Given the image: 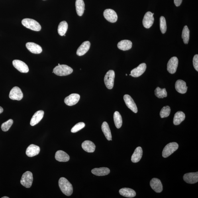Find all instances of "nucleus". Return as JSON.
Here are the masks:
<instances>
[{
	"label": "nucleus",
	"instance_id": "obj_1",
	"mask_svg": "<svg viewBox=\"0 0 198 198\" xmlns=\"http://www.w3.org/2000/svg\"><path fill=\"white\" fill-rule=\"evenodd\" d=\"M59 187L62 192L67 196L72 195L73 191V186L64 177H61L58 182Z\"/></svg>",
	"mask_w": 198,
	"mask_h": 198
},
{
	"label": "nucleus",
	"instance_id": "obj_2",
	"mask_svg": "<svg viewBox=\"0 0 198 198\" xmlns=\"http://www.w3.org/2000/svg\"><path fill=\"white\" fill-rule=\"evenodd\" d=\"M73 69L66 65H60L56 66L53 69V72L59 76H67L72 73Z\"/></svg>",
	"mask_w": 198,
	"mask_h": 198
},
{
	"label": "nucleus",
	"instance_id": "obj_3",
	"mask_svg": "<svg viewBox=\"0 0 198 198\" xmlns=\"http://www.w3.org/2000/svg\"><path fill=\"white\" fill-rule=\"evenodd\" d=\"M22 24L28 29L34 31H39L41 30V26L36 20L30 18H24L22 20Z\"/></svg>",
	"mask_w": 198,
	"mask_h": 198
},
{
	"label": "nucleus",
	"instance_id": "obj_4",
	"mask_svg": "<svg viewBox=\"0 0 198 198\" xmlns=\"http://www.w3.org/2000/svg\"><path fill=\"white\" fill-rule=\"evenodd\" d=\"M178 144L176 142H171L167 145L165 147L162 152V156L164 158H167L173 153L177 150L178 148Z\"/></svg>",
	"mask_w": 198,
	"mask_h": 198
},
{
	"label": "nucleus",
	"instance_id": "obj_5",
	"mask_svg": "<svg viewBox=\"0 0 198 198\" xmlns=\"http://www.w3.org/2000/svg\"><path fill=\"white\" fill-rule=\"evenodd\" d=\"M33 181V177L31 172L26 171L22 175L21 181V184L26 188H30L31 186Z\"/></svg>",
	"mask_w": 198,
	"mask_h": 198
},
{
	"label": "nucleus",
	"instance_id": "obj_6",
	"mask_svg": "<svg viewBox=\"0 0 198 198\" xmlns=\"http://www.w3.org/2000/svg\"><path fill=\"white\" fill-rule=\"evenodd\" d=\"M115 73L114 71L110 70L106 73L104 81L106 86L109 89H112L114 86Z\"/></svg>",
	"mask_w": 198,
	"mask_h": 198
},
{
	"label": "nucleus",
	"instance_id": "obj_7",
	"mask_svg": "<svg viewBox=\"0 0 198 198\" xmlns=\"http://www.w3.org/2000/svg\"><path fill=\"white\" fill-rule=\"evenodd\" d=\"M178 64V59L176 57H173L167 63V71L171 74H174L176 72Z\"/></svg>",
	"mask_w": 198,
	"mask_h": 198
},
{
	"label": "nucleus",
	"instance_id": "obj_8",
	"mask_svg": "<svg viewBox=\"0 0 198 198\" xmlns=\"http://www.w3.org/2000/svg\"><path fill=\"white\" fill-rule=\"evenodd\" d=\"M10 99L14 100H21L23 97V93L21 89L18 87H15L11 90L9 94Z\"/></svg>",
	"mask_w": 198,
	"mask_h": 198
},
{
	"label": "nucleus",
	"instance_id": "obj_9",
	"mask_svg": "<svg viewBox=\"0 0 198 198\" xmlns=\"http://www.w3.org/2000/svg\"><path fill=\"white\" fill-rule=\"evenodd\" d=\"M154 14L150 12H148L145 15L142 21L143 25L145 28L148 29L151 27L154 21Z\"/></svg>",
	"mask_w": 198,
	"mask_h": 198
},
{
	"label": "nucleus",
	"instance_id": "obj_10",
	"mask_svg": "<svg viewBox=\"0 0 198 198\" xmlns=\"http://www.w3.org/2000/svg\"><path fill=\"white\" fill-rule=\"evenodd\" d=\"M104 16L107 21L112 23H115L117 20V13L114 10L111 9H106L104 11Z\"/></svg>",
	"mask_w": 198,
	"mask_h": 198
},
{
	"label": "nucleus",
	"instance_id": "obj_11",
	"mask_svg": "<svg viewBox=\"0 0 198 198\" xmlns=\"http://www.w3.org/2000/svg\"><path fill=\"white\" fill-rule=\"evenodd\" d=\"M13 66L20 72L26 73L29 72L28 65L21 60H16L13 61Z\"/></svg>",
	"mask_w": 198,
	"mask_h": 198
},
{
	"label": "nucleus",
	"instance_id": "obj_12",
	"mask_svg": "<svg viewBox=\"0 0 198 198\" xmlns=\"http://www.w3.org/2000/svg\"><path fill=\"white\" fill-rule=\"evenodd\" d=\"M124 99L127 106L135 113L138 112L137 107L133 99L130 95L126 94L124 95Z\"/></svg>",
	"mask_w": 198,
	"mask_h": 198
},
{
	"label": "nucleus",
	"instance_id": "obj_13",
	"mask_svg": "<svg viewBox=\"0 0 198 198\" xmlns=\"http://www.w3.org/2000/svg\"><path fill=\"white\" fill-rule=\"evenodd\" d=\"M80 99V96L78 94H72L65 98L64 103L67 105H74L78 103Z\"/></svg>",
	"mask_w": 198,
	"mask_h": 198
},
{
	"label": "nucleus",
	"instance_id": "obj_14",
	"mask_svg": "<svg viewBox=\"0 0 198 198\" xmlns=\"http://www.w3.org/2000/svg\"><path fill=\"white\" fill-rule=\"evenodd\" d=\"M184 181L188 183L194 184L198 182V173H186L183 177Z\"/></svg>",
	"mask_w": 198,
	"mask_h": 198
},
{
	"label": "nucleus",
	"instance_id": "obj_15",
	"mask_svg": "<svg viewBox=\"0 0 198 198\" xmlns=\"http://www.w3.org/2000/svg\"><path fill=\"white\" fill-rule=\"evenodd\" d=\"M146 65L145 63L140 64L136 68L132 69L131 72V76L134 77H137L142 75L145 71Z\"/></svg>",
	"mask_w": 198,
	"mask_h": 198
},
{
	"label": "nucleus",
	"instance_id": "obj_16",
	"mask_svg": "<svg viewBox=\"0 0 198 198\" xmlns=\"http://www.w3.org/2000/svg\"><path fill=\"white\" fill-rule=\"evenodd\" d=\"M150 186L156 193H161L163 191V185L161 181L158 178H153L150 181Z\"/></svg>",
	"mask_w": 198,
	"mask_h": 198
},
{
	"label": "nucleus",
	"instance_id": "obj_17",
	"mask_svg": "<svg viewBox=\"0 0 198 198\" xmlns=\"http://www.w3.org/2000/svg\"><path fill=\"white\" fill-rule=\"evenodd\" d=\"M26 47L28 50L32 53L39 54L42 52L41 47L33 42L27 43Z\"/></svg>",
	"mask_w": 198,
	"mask_h": 198
},
{
	"label": "nucleus",
	"instance_id": "obj_18",
	"mask_svg": "<svg viewBox=\"0 0 198 198\" xmlns=\"http://www.w3.org/2000/svg\"><path fill=\"white\" fill-rule=\"evenodd\" d=\"M40 152L39 147L34 144L30 145L26 149V154L29 157H33L39 154Z\"/></svg>",
	"mask_w": 198,
	"mask_h": 198
},
{
	"label": "nucleus",
	"instance_id": "obj_19",
	"mask_svg": "<svg viewBox=\"0 0 198 198\" xmlns=\"http://www.w3.org/2000/svg\"><path fill=\"white\" fill-rule=\"evenodd\" d=\"M90 45V43L88 41L83 43V44L77 49V55L80 56L85 55L89 50Z\"/></svg>",
	"mask_w": 198,
	"mask_h": 198
},
{
	"label": "nucleus",
	"instance_id": "obj_20",
	"mask_svg": "<svg viewBox=\"0 0 198 198\" xmlns=\"http://www.w3.org/2000/svg\"><path fill=\"white\" fill-rule=\"evenodd\" d=\"M44 115V112L42 110L36 112L32 116L30 122V125L33 126L38 124L43 119Z\"/></svg>",
	"mask_w": 198,
	"mask_h": 198
},
{
	"label": "nucleus",
	"instance_id": "obj_21",
	"mask_svg": "<svg viewBox=\"0 0 198 198\" xmlns=\"http://www.w3.org/2000/svg\"><path fill=\"white\" fill-rule=\"evenodd\" d=\"M175 87L178 93L183 94L186 93L188 87L185 81L182 80H178L175 83Z\"/></svg>",
	"mask_w": 198,
	"mask_h": 198
},
{
	"label": "nucleus",
	"instance_id": "obj_22",
	"mask_svg": "<svg viewBox=\"0 0 198 198\" xmlns=\"http://www.w3.org/2000/svg\"><path fill=\"white\" fill-rule=\"evenodd\" d=\"M55 159L60 162H67L70 159L68 154L62 150H58L55 154Z\"/></svg>",
	"mask_w": 198,
	"mask_h": 198
},
{
	"label": "nucleus",
	"instance_id": "obj_23",
	"mask_svg": "<svg viewBox=\"0 0 198 198\" xmlns=\"http://www.w3.org/2000/svg\"><path fill=\"white\" fill-rule=\"evenodd\" d=\"M143 154V150L140 147H138L135 150L132 154L131 160L132 162L136 163L138 162L141 159Z\"/></svg>",
	"mask_w": 198,
	"mask_h": 198
},
{
	"label": "nucleus",
	"instance_id": "obj_24",
	"mask_svg": "<svg viewBox=\"0 0 198 198\" xmlns=\"http://www.w3.org/2000/svg\"><path fill=\"white\" fill-rule=\"evenodd\" d=\"M119 192L120 195L128 198L134 197L136 195V191L134 190L129 188H123L120 189Z\"/></svg>",
	"mask_w": 198,
	"mask_h": 198
},
{
	"label": "nucleus",
	"instance_id": "obj_25",
	"mask_svg": "<svg viewBox=\"0 0 198 198\" xmlns=\"http://www.w3.org/2000/svg\"><path fill=\"white\" fill-rule=\"evenodd\" d=\"M81 146L83 150L89 153H93L94 152L95 145L90 140H85L83 142Z\"/></svg>",
	"mask_w": 198,
	"mask_h": 198
},
{
	"label": "nucleus",
	"instance_id": "obj_26",
	"mask_svg": "<svg viewBox=\"0 0 198 198\" xmlns=\"http://www.w3.org/2000/svg\"><path fill=\"white\" fill-rule=\"evenodd\" d=\"M110 172L109 169L106 167L95 168L92 169L91 173L97 176H103L109 174Z\"/></svg>",
	"mask_w": 198,
	"mask_h": 198
},
{
	"label": "nucleus",
	"instance_id": "obj_27",
	"mask_svg": "<svg viewBox=\"0 0 198 198\" xmlns=\"http://www.w3.org/2000/svg\"><path fill=\"white\" fill-rule=\"evenodd\" d=\"M132 42L129 40H122L118 43L117 47L122 50H128L132 48Z\"/></svg>",
	"mask_w": 198,
	"mask_h": 198
},
{
	"label": "nucleus",
	"instance_id": "obj_28",
	"mask_svg": "<svg viewBox=\"0 0 198 198\" xmlns=\"http://www.w3.org/2000/svg\"><path fill=\"white\" fill-rule=\"evenodd\" d=\"M185 118V115L183 112L178 111L175 114L173 118V123L175 125H178L182 122Z\"/></svg>",
	"mask_w": 198,
	"mask_h": 198
},
{
	"label": "nucleus",
	"instance_id": "obj_29",
	"mask_svg": "<svg viewBox=\"0 0 198 198\" xmlns=\"http://www.w3.org/2000/svg\"><path fill=\"white\" fill-rule=\"evenodd\" d=\"M75 6L77 15L82 16L85 10V4L83 0H76Z\"/></svg>",
	"mask_w": 198,
	"mask_h": 198
},
{
	"label": "nucleus",
	"instance_id": "obj_30",
	"mask_svg": "<svg viewBox=\"0 0 198 198\" xmlns=\"http://www.w3.org/2000/svg\"><path fill=\"white\" fill-rule=\"evenodd\" d=\"M101 128L107 140H111L112 136L111 131L110 129L109 125L107 122H103Z\"/></svg>",
	"mask_w": 198,
	"mask_h": 198
},
{
	"label": "nucleus",
	"instance_id": "obj_31",
	"mask_svg": "<svg viewBox=\"0 0 198 198\" xmlns=\"http://www.w3.org/2000/svg\"><path fill=\"white\" fill-rule=\"evenodd\" d=\"M68 28V24L66 21L61 22L59 24L58 28V33L61 36H64Z\"/></svg>",
	"mask_w": 198,
	"mask_h": 198
},
{
	"label": "nucleus",
	"instance_id": "obj_32",
	"mask_svg": "<svg viewBox=\"0 0 198 198\" xmlns=\"http://www.w3.org/2000/svg\"><path fill=\"white\" fill-rule=\"evenodd\" d=\"M114 122L116 128H120L122 125V116L119 112L116 111L113 115Z\"/></svg>",
	"mask_w": 198,
	"mask_h": 198
},
{
	"label": "nucleus",
	"instance_id": "obj_33",
	"mask_svg": "<svg viewBox=\"0 0 198 198\" xmlns=\"http://www.w3.org/2000/svg\"><path fill=\"white\" fill-rule=\"evenodd\" d=\"M190 30L187 26L186 25L184 27L182 32V38L183 39L184 43L187 44L189 40Z\"/></svg>",
	"mask_w": 198,
	"mask_h": 198
},
{
	"label": "nucleus",
	"instance_id": "obj_34",
	"mask_svg": "<svg viewBox=\"0 0 198 198\" xmlns=\"http://www.w3.org/2000/svg\"><path fill=\"white\" fill-rule=\"evenodd\" d=\"M154 94L159 99H163L164 97H166L167 95L166 89H162L159 87H157L155 89Z\"/></svg>",
	"mask_w": 198,
	"mask_h": 198
},
{
	"label": "nucleus",
	"instance_id": "obj_35",
	"mask_svg": "<svg viewBox=\"0 0 198 198\" xmlns=\"http://www.w3.org/2000/svg\"><path fill=\"white\" fill-rule=\"evenodd\" d=\"M171 109L169 106H167L163 107L160 112V116L161 118L167 117L170 115Z\"/></svg>",
	"mask_w": 198,
	"mask_h": 198
},
{
	"label": "nucleus",
	"instance_id": "obj_36",
	"mask_svg": "<svg viewBox=\"0 0 198 198\" xmlns=\"http://www.w3.org/2000/svg\"><path fill=\"white\" fill-rule=\"evenodd\" d=\"M13 123V120L9 119L7 121L4 122L1 125V129L3 131L6 132L9 130Z\"/></svg>",
	"mask_w": 198,
	"mask_h": 198
},
{
	"label": "nucleus",
	"instance_id": "obj_37",
	"mask_svg": "<svg viewBox=\"0 0 198 198\" xmlns=\"http://www.w3.org/2000/svg\"><path fill=\"white\" fill-rule=\"evenodd\" d=\"M167 29V24L166 19L163 16H161L160 18V29L163 34H164L166 32Z\"/></svg>",
	"mask_w": 198,
	"mask_h": 198
},
{
	"label": "nucleus",
	"instance_id": "obj_38",
	"mask_svg": "<svg viewBox=\"0 0 198 198\" xmlns=\"http://www.w3.org/2000/svg\"><path fill=\"white\" fill-rule=\"evenodd\" d=\"M85 126V124L83 122H79L76 124L71 130V132L72 133H75L83 129Z\"/></svg>",
	"mask_w": 198,
	"mask_h": 198
},
{
	"label": "nucleus",
	"instance_id": "obj_39",
	"mask_svg": "<svg viewBox=\"0 0 198 198\" xmlns=\"http://www.w3.org/2000/svg\"><path fill=\"white\" fill-rule=\"evenodd\" d=\"M193 65L194 67L197 71H198V55H195L193 58Z\"/></svg>",
	"mask_w": 198,
	"mask_h": 198
},
{
	"label": "nucleus",
	"instance_id": "obj_40",
	"mask_svg": "<svg viewBox=\"0 0 198 198\" xmlns=\"http://www.w3.org/2000/svg\"><path fill=\"white\" fill-rule=\"evenodd\" d=\"M182 0H174V3L175 6L177 7L180 6L182 3Z\"/></svg>",
	"mask_w": 198,
	"mask_h": 198
},
{
	"label": "nucleus",
	"instance_id": "obj_41",
	"mask_svg": "<svg viewBox=\"0 0 198 198\" xmlns=\"http://www.w3.org/2000/svg\"><path fill=\"white\" fill-rule=\"evenodd\" d=\"M3 111V108L1 107H0V114H1V113H2Z\"/></svg>",
	"mask_w": 198,
	"mask_h": 198
},
{
	"label": "nucleus",
	"instance_id": "obj_42",
	"mask_svg": "<svg viewBox=\"0 0 198 198\" xmlns=\"http://www.w3.org/2000/svg\"><path fill=\"white\" fill-rule=\"evenodd\" d=\"M2 198H9V197H7V196H5V197H2Z\"/></svg>",
	"mask_w": 198,
	"mask_h": 198
},
{
	"label": "nucleus",
	"instance_id": "obj_43",
	"mask_svg": "<svg viewBox=\"0 0 198 198\" xmlns=\"http://www.w3.org/2000/svg\"><path fill=\"white\" fill-rule=\"evenodd\" d=\"M60 65V64H58V65Z\"/></svg>",
	"mask_w": 198,
	"mask_h": 198
}]
</instances>
